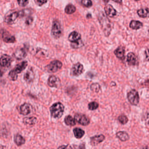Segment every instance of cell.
<instances>
[{
  "mask_svg": "<svg viewBox=\"0 0 149 149\" xmlns=\"http://www.w3.org/2000/svg\"><path fill=\"white\" fill-rule=\"evenodd\" d=\"M65 123L69 126H74L76 124V121L71 116H65L64 120Z\"/></svg>",
  "mask_w": 149,
  "mask_h": 149,
  "instance_id": "83f0119b",
  "label": "cell"
},
{
  "mask_svg": "<svg viewBox=\"0 0 149 149\" xmlns=\"http://www.w3.org/2000/svg\"><path fill=\"white\" fill-rule=\"evenodd\" d=\"M0 36L3 41L7 43H13L16 42L15 37L4 29L0 31Z\"/></svg>",
  "mask_w": 149,
  "mask_h": 149,
  "instance_id": "52a82bcc",
  "label": "cell"
},
{
  "mask_svg": "<svg viewBox=\"0 0 149 149\" xmlns=\"http://www.w3.org/2000/svg\"><path fill=\"white\" fill-rule=\"evenodd\" d=\"M127 63L130 66H135L138 64V58L133 52H129L127 55Z\"/></svg>",
  "mask_w": 149,
  "mask_h": 149,
  "instance_id": "8fae6325",
  "label": "cell"
},
{
  "mask_svg": "<svg viewBox=\"0 0 149 149\" xmlns=\"http://www.w3.org/2000/svg\"><path fill=\"white\" fill-rule=\"evenodd\" d=\"M83 45H84V44H83L81 39L76 42L71 43V46L72 48L74 49H79V48L82 47Z\"/></svg>",
  "mask_w": 149,
  "mask_h": 149,
  "instance_id": "4dcf8cb0",
  "label": "cell"
},
{
  "mask_svg": "<svg viewBox=\"0 0 149 149\" xmlns=\"http://www.w3.org/2000/svg\"><path fill=\"white\" fill-rule=\"evenodd\" d=\"M14 141L17 146H21L25 143V140L22 135L17 134L14 136Z\"/></svg>",
  "mask_w": 149,
  "mask_h": 149,
  "instance_id": "cb8c5ba5",
  "label": "cell"
},
{
  "mask_svg": "<svg viewBox=\"0 0 149 149\" xmlns=\"http://www.w3.org/2000/svg\"><path fill=\"white\" fill-rule=\"evenodd\" d=\"M74 137L78 139H81L85 134V132L79 128H75L73 130Z\"/></svg>",
  "mask_w": 149,
  "mask_h": 149,
  "instance_id": "484cf974",
  "label": "cell"
},
{
  "mask_svg": "<svg viewBox=\"0 0 149 149\" xmlns=\"http://www.w3.org/2000/svg\"><path fill=\"white\" fill-rule=\"evenodd\" d=\"M99 105L97 102H90L88 104V109L90 110H94L97 109L99 107Z\"/></svg>",
  "mask_w": 149,
  "mask_h": 149,
  "instance_id": "1f68e13d",
  "label": "cell"
},
{
  "mask_svg": "<svg viewBox=\"0 0 149 149\" xmlns=\"http://www.w3.org/2000/svg\"><path fill=\"white\" fill-rule=\"evenodd\" d=\"M104 1V2H105L107 3L109 1V0H103Z\"/></svg>",
  "mask_w": 149,
  "mask_h": 149,
  "instance_id": "7bdbcfd3",
  "label": "cell"
},
{
  "mask_svg": "<svg viewBox=\"0 0 149 149\" xmlns=\"http://www.w3.org/2000/svg\"><path fill=\"white\" fill-rule=\"evenodd\" d=\"M137 14L141 17L148 18L149 17V9L148 8H143L137 10Z\"/></svg>",
  "mask_w": 149,
  "mask_h": 149,
  "instance_id": "4316f807",
  "label": "cell"
},
{
  "mask_svg": "<svg viewBox=\"0 0 149 149\" xmlns=\"http://www.w3.org/2000/svg\"><path fill=\"white\" fill-rule=\"evenodd\" d=\"M62 34V29L59 22L58 20H54L52 28V36L55 39H58L61 36Z\"/></svg>",
  "mask_w": 149,
  "mask_h": 149,
  "instance_id": "5b68a950",
  "label": "cell"
},
{
  "mask_svg": "<svg viewBox=\"0 0 149 149\" xmlns=\"http://www.w3.org/2000/svg\"><path fill=\"white\" fill-rule=\"evenodd\" d=\"M104 10L106 15L109 17H114L116 15L117 11L110 4H107L105 6Z\"/></svg>",
  "mask_w": 149,
  "mask_h": 149,
  "instance_id": "e0dca14e",
  "label": "cell"
},
{
  "mask_svg": "<svg viewBox=\"0 0 149 149\" xmlns=\"http://www.w3.org/2000/svg\"><path fill=\"white\" fill-rule=\"evenodd\" d=\"M116 137L121 141L125 142L130 139L128 134L125 131H119L116 134Z\"/></svg>",
  "mask_w": 149,
  "mask_h": 149,
  "instance_id": "7402d4cb",
  "label": "cell"
},
{
  "mask_svg": "<svg viewBox=\"0 0 149 149\" xmlns=\"http://www.w3.org/2000/svg\"><path fill=\"white\" fill-rule=\"evenodd\" d=\"M81 3L84 7L90 8L93 5V3L91 0H81Z\"/></svg>",
  "mask_w": 149,
  "mask_h": 149,
  "instance_id": "836d02e7",
  "label": "cell"
},
{
  "mask_svg": "<svg viewBox=\"0 0 149 149\" xmlns=\"http://www.w3.org/2000/svg\"><path fill=\"white\" fill-rule=\"evenodd\" d=\"M143 149H149V147H146V148H145Z\"/></svg>",
  "mask_w": 149,
  "mask_h": 149,
  "instance_id": "ee69618b",
  "label": "cell"
},
{
  "mask_svg": "<svg viewBox=\"0 0 149 149\" xmlns=\"http://www.w3.org/2000/svg\"><path fill=\"white\" fill-rule=\"evenodd\" d=\"M32 109V107L31 104L24 103L20 107V113L23 115H28L31 113Z\"/></svg>",
  "mask_w": 149,
  "mask_h": 149,
  "instance_id": "4fadbf2b",
  "label": "cell"
},
{
  "mask_svg": "<svg viewBox=\"0 0 149 149\" xmlns=\"http://www.w3.org/2000/svg\"><path fill=\"white\" fill-rule=\"evenodd\" d=\"M33 22V18L32 17H28L26 19V21H25V24H27V25H29L32 24V23Z\"/></svg>",
  "mask_w": 149,
  "mask_h": 149,
  "instance_id": "8d00e7d4",
  "label": "cell"
},
{
  "mask_svg": "<svg viewBox=\"0 0 149 149\" xmlns=\"http://www.w3.org/2000/svg\"><path fill=\"white\" fill-rule=\"evenodd\" d=\"M86 17L88 18H91V17H92V15H91V14H88L87 15Z\"/></svg>",
  "mask_w": 149,
  "mask_h": 149,
  "instance_id": "b9f144b4",
  "label": "cell"
},
{
  "mask_svg": "<svg viewBox=\"0 0 149 149\" xmlns=\"http://www.w3.org/2000/svg\"><path fill=\"white\" fill-rule=\"evenodd\" d=\"M74 119L77 122L82 126H87L90 123V120L85 115L76 114L74 115Z\"/></svg>",
  "mask_w": 149,
  "mask_h": 149,
  "instance_id": "ba28073f",
  "label": "cell"
},
{
  "mask_svg": "<svg viewBox=\"0 0 149 149\" xmlns=\"http://www.w3.org/2000/svg\"><path fill=\"white\" fill-rule=\"evenodd\" d=\"M63 63L58 60H55L45 67V70L49 73H55L62 68Z\"/></svg>",
  "mask_w": 149,
  "mask_h": 149,
  "instance_id": "8992f818",
  "label": "cell"
},
{
  "mask_svg": "<svg viewBox=\"0 0 149 149\" xmlns=\"http://www.w3.org/2000/svg\"><path fill=\"white\" fill-rule=\"evenodd\" d=\"M37 119L36 117L31 116V117H25L23 119V122L24 124L29 126L34 125L36 123Z\"/></svg>",
  "mask_w": 149,
  "mask_h": 149,
  "instance_id": "d4e9b609",
  "label": "cell"
},
{
  "mask_svg": "<svg viewBox=\"0 0 149 149\" xmlns=\"http://www.w3.org/2000/svg\"><path fill=\"white\" fill-rule=\"evenodd\" d=\"M144 53H145L146 60L149 62V49H146L145 50Z\"/></svg>",
  "mask_w": 149,
  "mask_h": 149,
  "instance_id": "74e56055",
  "label": "cell"
},
{
  "mask_svg": "<svg viewBox=\"0 0 149 149\" xmlns=\"http://www.w3.org/2000/svg\"><path fill=\"white\" fill-rule=\"evenodd\" d=\"M35 2L39 6H42L47 2V0H35Z\"/></svg>",
  "mask_w": 149,
  "mask_h": 149,
  "instance_id": "d590c367",
  "label": "cell"
},
{
  "mask_svg": "<svg viewBox=\"0 0 149 149\" xmlns=\"http://www.w3.org/2000/svg\"><path fill=\"white\" fill-rule=\"evenodd\" d=\"M135 1H139V0H135Z\"/></svg>",
  "mask_w": 149,
  "mask_h": 149,
  "instance_id": "f6af8a7d",
  "label": "cell"
},
{
  "mask_svg": "<svg viewBox=\"0 0 149 149\" xmlns=\"http://www.w3.org/2000/svg\"><path fill=\"white\" fill-rule=\"evenodd\" d=\"M48 84L51 87L57 88L60 85V81L55 75H51L49 78Z\"/></svg>",
  "mask_w": 149,
  "mask_h": 149,
  "instance_id": "9a60e30c",
  "label": "cell"
},
{
  "mask_svg": "<svg viewBox=\"0 0 149 149\" xmlns=\"http://www.w3.org/2000/svg\"><path fill=\"white\" fill-rule=\"evenodd\" d=\"M76 10V8L74 5L72 4H69L66 6L65 8V12L66 14H72Z\"/></svg>",
  "mask_w": 149,
  "mask_h": 149,
  "instance_id": "f1b7e54d",
  "label": "cell"
},
{
  "mask_svg": "<svg viewBox=\"0 0 149 149\" xmlns=\"http://www.w3.org/2000/svg\"><path fill=\"white\" fill-rule=\"evenodd\" d=\"M35 78V74L32 68L29 69L27 71L24 76V79L27 82H31L33 81Z\"/></svg>",
  "mask_w": 149,
  "mask_h": 149,
  "instance_id": "d6986e66",
  "label": "cell"
},
{
  "mask_svg": "<svg viewBox=\"0 0 149 149\" xmlns=\"http://www.w3.org/2000/svg\"><path fill=\"white\" fill-rule=\"evenodd\" d=\"M27 65L28 62L27 61H23L17 65L15 69L10 71L9 73L8 76L10 79L12 81L16 80L18 77L17 74L21 73L24 70Z\"/></svg>",
  "mask_w": 149,
  "mask_h": 149,
  "instance_id": "3957f363",
  "label": "cell"
},
{
  "mask_svg": "<svg viewBox=\"0 0 149 149\" xmlns=\"http://www.w3.org/2000/svg\"><path fill=\"white\" fill-rule=\"evenodd\" d=\"M18 5L21 7H25L29 3V0H17Z\"/></svg>",
  "mask_w": 149,
  "mask_h": 149,
  "instance_id": "e575fe53",
  "label": "cell"
},
{
  "mask_svg": "<svg viewBox=\"0 0 149 149\" xmlns=\"http://www.w3.org/2000/svg\"><path fill=\"white\" fill-rule=\"evenodd\" d=\"M68 39L71 43L76 42L81 39V36L78 32L75 31H73L70 34Z\"/></svg>",
  "mask_w": 149,
  "mask_h": 149,
  "instance_id": "ffe728a7",
  "label": "cell"
},
{
  "mask_svg": "<svg viewBox=\"0 0 149 149\" xmlns=\"http://www.w3.org/2000/svg\"><path fill=\"white\" fill-rule=\"evenodd\" d=\"M113 1L117 3H122V0H113Z\"/></svg>",
  "mask_w": 149,
  "mask_h": 149,
  "instance_id": "ab89813d",
  "label": "cell"
},
{
  "mask_svg": "<svg viewBox=\"0 0 149 149\" xmlns=\"http://www.w3.org/2000/svg\"><path fill=\"white\" fill-rule=\"evenodd\" d=\"M146 120L147 123L149 125V113L146 116Z\"/></svg>",
  "mask_w": 149,
  "mask_h": 149,
  "instance_id": "f35d334b",
  "label": "cell"
},
{
  "mask_svg": "<svg viewBox=\"0 0 149 149\" xmlns=\"http://www.w3.org/2000/svg\"><path fill=\"white\" fill-rule=\"evenodd\" d=\"M12 59L8 55L4 54L0 58V65L2 67H8L10 66Z\"/></svg>",
  "mask_w": 149,
  "mask_h": 149,
  "instance_id": "5bb4252c",
  "label": "cell"
},
{
  "mask_svg": "<svg viewBox=\"0 0 149 149\" xmlns=\"http://www.w3.org/2000/svg\"><path fill=\"white\" fill-rule=\"evenodd\" d=\"M128 100L131 105L137 106L140 102V96L138 92L136 89H131L127 95Z\"/></svg>",
  "mask_w": 149,
  "mask_h": 149,
  "instance_id": "277c9868",
  "label": "cell"
},
{
  "mask_svg": "<svg viewBox=\"0 0 149 149\" xmlns=\"http://www.w3.org/2000/svg\"><path fill=\"white\" fill-rule=\"evenodd\" d=\"M143 26V24L142 23L138 21L135 20H132L130 24V27L133 30L140 29H141Z\"/></svg>",
  "mask_w": 149,
  "mask_h": 149,
  "instance_id": "603a6c76",
  "label": "cell"
},
{
  "mask_svg": "<svg viewBox=\"0 0 149 149\" xmlns=\"http://www.w3.org/2000/svg\"><path fill=\"white\" fill-rule=\"evenodd\" d=\"M0 149H6V148H5V147L4 146L0 144Z\"/></svg>",
  "mask_w": 149,
  "mask_h": 149,
  "instance_id": "60d3db41",
  "label": "cell"
},
{
  "mask_svg": "<svg viewBox=\"0 0 149 149\" xmlns=\"http://www.w3.org/2000/svg\"><path fill=\"white\" fill-rule=\"evenodd\" d=\"M98 19L104 35L106 37H108L113 29L112 23L103 12L99 13Z\"/></svg>",
  "mask_w": 149,
  "mask_h": 149,
  "instance_id": "6da1fadb",
  "label": "cell"
},
{
  "mask_svg": "<svg viewBox=\"0 0 149 149\" xmlns=\"http://www.w3.org/2000/svg\"><path fill=\"white\" fill-rule=\"evenodd\" d=\"M18 17H19V11H14L5 17L4 22L9 25H12Z\"/></svg>",
  "mask_w": 149,
  "mask_h": 149,
  "instance_id": "9c48e42d",
  "label": "cell"
},
{
  "mask_svg": "<svg viewBox=\"0 0 149 149\" xmlns=\"http://www.w3.org/2000/svg\"><path fill=\"white\" fill-rule=\"evenodd\" d=\"M118 120L121 124L125 125L129 121L128 118L125 115H121L118 118Z\"/></svg>",
  "mask_w": 149,
  "mask_h": 149,
  "instance_id": "f546056e",
  "label": "cell"
},
{
  "mask_svg": "<svg viewBox=\"0 0 149 149\" xmlns=\"http://www.w3.org/2000/svg\"><path fill=\"white\" fill-rule=\"evenodd\" d=\"M115 55L117 58L123 61L125 58V49L123 46H119L114 52Z\"/></svg>",
  "mask_w": 149,
  "mask_h": 149,
  "instance_id": "2e32d148",
  "label": "cell"
},
{
  "mask_svg": "<svg viewBox=\"0 0 149 149\" xmlns=\"http://www.w3.org/2000/svg\"><path fill=\"white\" fill-rule=\"evenodd\" d=\"M14 57L17 60H22L25 58L27 56L26 50L24 48H20L16 50L14 54Z\"/></svg>",
  "mask_w": 149,
  "mask_h": 149,
  "instance_id": "ac0fdd59",
  "label": "cell"
},
{
  "mask_svg": "<svg viewBox=\"0 0 149 149\" xmlns=\"http://www.w3.org/2000/svg\"><path fill=\"white\" fill-rule=\"evenodd\" d=\"M58 149H86L85 143H81L79 145H62L58 147Z\"/></svg>",
  "mask_w": 149,
  "mask_h": 149,
  "instance_id": "44dd1931",
  "label": "cell"
},
{
  "mask_svg": "<svg viewBox=\"0 0 149 149\" xmlns=\"http://www.w3.org/2000/svg\"><path fill=\"white\" fill-rule=\"evenodd\" d=\"M90 88L92 91L98 93L101 87L100 85L98 83H93L91 85Z\"/></svg>",
  "mask_w": 149,
  "mask_h": 149,
  "instance_id": "d6a6232c",
  "label": "cell"
},
{
  "mask_svg": "<svg viewBox=\"0 0 149 149\" xmlns=\"http://www.w3.org/2000/svg\"><path fill=\"white\" fill-rule=\"evenodd\" d=\"M64 109L63 105L61 102L54 103L50 108L51 116L56 119H59L63 115Z\"/></svg>",
  "mask_w": 149,
  "mask_h": 149,
  "instance_id": "7a4b0ae2",
  "label": "cell"
},
{
  "mask_svg": "<svg viewBox=\"0 0 149 149\" xmlns=\"http://www.w3.org/2000/svg\"><path fill=\"white\" fill-rule=\"evenodd\" d=\"M105 140V136L104 135H97L90 138V144L92 146H96L102 143Z\"/></svg>",
  "mask_w": 149,
  "mask_h": 149,
  "instance_id": "7c38bea8",
  "label": "cell"
},
{
  "mask_svg": "<svg viewBox=\"0 0 149 149\" xmlns=\"http://www.w3.org/2000/svg\"><path fill=\"white\" fill-rule=\"evenodd\" d=\"M84 67L83 65L80 63L75 64L72 66L71 70V75L78 76L83 72Z\"/></svg>",
  "mask_w": 149,
  "mask_h": 149,
  "instance_id": "30bf717a",
  "label": "cell"
}]
</instances>
